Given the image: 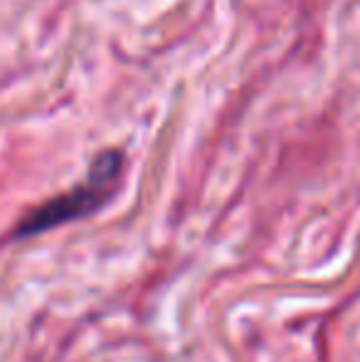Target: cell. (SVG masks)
I'll list each match as a JSON object with an SVG mask.
<instances>
[{"label":"cell","instance_id":"cell-1","mask_svg":"<svg viewBox=\"0 0 360 362\" xmlns=\"http://www.w3.org/2000/svg\"><path fill=\"white\" fill-rule=\"evenodd\" d=\"M124 165L126 158L119 148L101 151L91 160L87 180L74 187V190L45 202L33 215L25 217V222L18 227V237H33V234L47 232V229L59 227L64 222H74V219H82L99 212L114 197V192L119 190Z\"/></svg>","mask_w":360,"mask_h":362}]
</instances>
